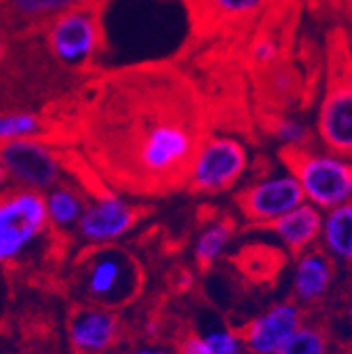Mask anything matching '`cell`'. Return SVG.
<instances>
[{"label":"cell","instance_id":"18","mask_svg":"<svg viewBox=\"0 0 352 354\" xmlns=\"http://www.w3.org/2000/svg\"><path fill=\"white\" fill-rule=\"evenodd\" d=\"M86 205V196L72 184L59 182L45 192V209L51 232L70 234L76 230Z\"/></svg>","mask_w":352,"mask_h":354},{"label":"cell","instance_id":"11","mask_svg":"<svg viewBox=\"0 0 352 354\" xmlns=\"http://www.w3.org/2000/svg\"><path fill=\"white\" fill-rule=\"evenodd\" d=\"M340 279V266L321 249H308L293 255L289 270L291 299L299 304L308 315L321 310L335 293Z\"/></svg>","mask_w":352,"mask_h":354},{"label":"cell","instance_id":"13","mask_svg":"<svg viewBox=\"0 0 352 354\" xmlns=\"http://www.w3.org/2000/svg\"><path fill=\"white\" fill-rule=\"evenodd\" d=\"M120 329L116 310L78 304L68 319V344L74 354H112L120 342Z\"/></svg>","mask_w":352,"mask_h":354},{"label":"cell","instance_id":"8","mask_svg":"<svg viewBox=\"0 0 352 354\" xmlns=\"http://www.w3.org/2000/svg\"><path fill=\"white\" fill-rule=\"evenodd\" d=\"M0 165L7 171L9 186L45 194L64 180V156L38 138L0 144Z\"/></svg>","mask_w":352,"mask_h":354},{"label":"cell","instance_id":"25","mask_svg":"<svg viewBox=\"0 0 352 354\" xmlns=\"http://www.w3.org/2000/svg\"><path fill=\"white\" fill-rule=\"evenodd\" d=\"M129 354H175V348L156 344V342H148V344H140L131 350Z\"/></svg>","mask_w":352,"mask_h":354},{"label":"cell","instance_id":"23","mask_svg":"<svg viewBox=\"0 0 352 354\" xmlns=\"http://www.w3.org/2000/svg\"><path fill=\"white\" fill-rule=\"evenodd\" d=\"M45 131L42 118L34 112H3L0 114V144L38 138Z\"/></svg>","mask_w":352,"mask_h":354},{"label":"cell","instance_id":"9","mask_svg":"<svg viewBox=\"0 0 352 354\" xmlns=\"http://www.w3.org/2000/svg\"><path fill=\"white\" fill-rule=\"evenodd\" d=\"M53 57L66 68H86L102 47V19L98 5L80 7L55 17L47 30Z\"/></svg>","mask_w":352,"mask_h":354},{"label":"cell","instance_id":"17","mask_svg":"<svg viewBox=\"0 0 352 354\" xmlns=\"http://www.w3.org/2000/svg\"><path fill=\"white\" fill-rule=\"evenodd\" d=\"M319 247L340 266H352V203L340 205L323 213Z\"/></svg>","mask_w":352,"mask_h":354},{"label":"cell","instance_id":"28","mask_svg":"<svg viewBox=\"0 0 352 354\" xmlns=\"http://www.w3.org/2000/svg\"><path fill=\"white\" fill-rule=\"evenodd\" d=\"M5 55H7V47H5V42H3V40H0V62H3V59H5Z\"/></svg>","mask_w":352,"mask_h":354},{"label":"cell","instance_id":"20","mask_svg":"<svg viewBox=\"0 0 352 354\" xmlns=\"http://www.w3.org/2000/svg\"><path fill=\"white\" fill-rule=\"evenodd\" d=\"M0 3L5 5L9 19L26 26H38L51 24L68 11L100 5V0H0Z\"/></svg>","mask_w":352,"mask_h":354},{"label":"cell","instance_id":"6","mask_svg":"<svg viewBox=\"0 0 352 354\" xmlns=\"http://www.w3.org/2000/svg\"><path fill=\"white\" fill-rule=\"evenodd\" d=\"M249 165L251 156L243 140L226 133H207L192 156L184 186L205 196L224 194L243 184Z\"/></svg>","mask_w":352,"mask_h":354},{"label":"cell","instance_id":"5","mask_svg":"<svg viewBox=\"0 0 352 354\" xmlns=\"http://www.w3.org/2000/svg\"><path fill=\"white\" fill-rule=\"evenodd\" d=\"M49 232L45 194L15 186L0 192V263L26 261Z\"/></svg>","mask_w":352,"mask_h":354},{"label":"cell","instance_id":"29","mask_svg":"<svg viewBox=\"0 0 352 354\" xmlns=\"http://www.w3.org/2000/svg\"><path fill=\"white\" fill-rule=\"evenodd\" d=\"M348 354H352V342H350V350H348Z\"/></svg>","mask_w":352,"mask_h":354},{"label":"cell","instance_id":"27","mask_svg":"<svg viewBox=\"0 0 352 354\" xmlns=\"http://www.w3.org/2000/svg\"><path fill=\"white\" fill-rule=\"evenodd\" d=\"M9 188V177H7V171L0 165V192H5Z\"/></svg>","mask_w":352,"mask_h":354},{"label":"cell","instance_id":"2","mask_svg":"<svg viewBox=\"0 0 352 354\" xmlns=\"http://www.w3.org/2000/svg\"><path fill=\"white\" fill-rule=\"evenodd\" d=\"M142 289L138 259L114 245L91 247L80 255L70 279V293L80 304L120 308L131 304Z\"/></svg>","mask_w":352,"mask_h":354},{"label":"cell","instance_id":"21","mask_svg":"<svg viewBox=\"0 0 352 354\" xmlns=\"http://www.w3.org/2000/svg\"><path fill=\"white\" fill-rule=\"evenodd\" d=\"M277 354H348V352H340L337 337L329 329L327 321L308 315L302 327L291 335V339Z\"/></svg>","mask_w":352,"mask_h":354},{"label":"cell","instance_id":"10","mask_svg":"<svg viewBox=\"0 0 352 354\" xmlns=\"http://www.w3.org/2000/svg\"><path fill=\"white\" fill-rule=\"evenodd\" d=\"M138 224V209L122 194L102 190L86 198L76 236L86 247H108L124 239Z\"/></svg>","mask_w":352,"mask_h":354},{"label":"cell","instance_id":"1","mask_svg":"<svg viewBox=\"0 0 352 354\" xmlns=\"http://www.w3.org/2000/svg\"><path fill=\"white\" fill-rule=\"evenodd\" d=\"M91 84L84 131L100 165L146 190L184 184L205 138V106L194 82L175 66L148 62Z\"/></svg>","mask_w":352,"mask_h":354},{"label":"cell","instance_id":"15","mask_svg":"<svg viewBox=\"0 0 352 354\" xmlns=\"http://www.w3.org/2000/svg\"><path fill=\"white\" fill-rule=\"evenodd\" d=\"M323 211L311 203H302L270 226L277 243L291 255L304 253L308 249L319 247L321 239Z\"/></svg>","mask_w":352,"mask_h":354},{"label":"cell","instance_id":"7","mask_svg":"<svg viewBox=\"0 0 352 354\" xmlns=\"http://www.w3.org/2000/svg\"><path fill=\"white\" fill-rule=\"evenodd\" d=\"M302 203H306L302 188L285 165L251 177L237 194L241 217L259 228H270L277 219Z\"/></svg>","mask_w":352,"mask_h":354},{"label":"cell","instance_id":"12","mask_svg":"<svg viewBox=\"0 0 352 354\" xmlns=\"http://www.w3.org/2000/svg\"><path fill=\"white\" fill-rule=\"evenodd\" d=\"M306 319L308 313L291 297L266 306L241 327L247 354H277Z\"/></svg>","mask_w":352,"mask_h":354},{"label":"cell","instance_id":"4","mask_svg":"<svg viewBox=\"0 0 352 354\" xmlns=\"http://www.w3.org/2000/svg\"><path fill=\"white\" fill-rule=\"evenodd\" d=\"M281 160L297 180L304 201L319 211L352 203V158L308 146L283 150Z\"/></svg>","mask_w":352,"mask_h":354},{"label":"cell","instance_id":"22","mask_svg":"<svg viewBox=\"0 0 352 354\" xmlns=\"http://www.w3.org/2000/svg\"><path fill=\"white\" fill-rule=\"evenodd\" d=\"M270 138L281 146L283 150H299V148H308L315 142V131L306 120L291 116V114H279L270 118L268 124Z\"/></svg>","mask_w":352,"mask_h":354},{"label":"cell","instance_id":"16","mask_svg":"<svg viewBox=\"0 0 352 354\" xmlns=\"http://www.w3.org/2000/svg\"><path fill=\"white\" fill-rule=\"evenodd\" d=\"M175 354H247V350L241 329L213 321L186 333L175 346Z\"/></svg>","mask_w":352,"mask_h":354},{"label":"cell","instance_id":"3","mask_svg":"<svg viewBox=\"0 0 352 354\" xmlns=\"http://www.w3.org/2000/svg\"><path fill=\"white\" fill-rule=\"evenodd\" d=\"M315 138L321 148L352 158V51L342 32L329 38Z\"/></svg>","mask_w":352,"mask_h":354},{"label":"cell","instance_id":"26","mask_svg":"<svg viewBox=\"0 0 352 354\" xmlns=\"http://www.w3.org/2000/svg\"><path fill=\"white\" fill-rule=\"evenodd\" d=\"M344 297H346V304L350 306L352 310V266L346 272V281H344Z\"/></svg>","mask_w":352,"mask_h":354},{"label":"cell","instance_id":"24","mask_svg":"<svg viewBox=\"0 0 352 354\" xmlns=\"http://www.w3.org/2000/svg\"><path fill=\"white\" fill-rule=\"evenodd\" d=\"M251 59L261 66V68H270L277 57H279V44L270 38V36H259L253 40L251 49H249Z\"/></svg>","mask_w":352,"mask_h":354},{"label":"cell","instance_id":"19","mask_svg":"<svg viewBox=\"0 0 352 354\" xmlns=\"http://www.w3.org/2000/svg\"><path fill=\"white\" fill-rule=\"evenodd\" d=\"M234 221L230 217L207 219L192 241V257L198 268H211L226 255L234 239Z\"/></svg>","mask_w":352,"mask_h":354},{"label":"cell","instance_id":"14","mask_svg":"<svg viewBox=\"0 0 352 354\" xmlns=\"http://www.w3.org/2000/svg\"><path fill=\"white\" fill-rule=\"evenodd\" d=\"M268 0H186L194 34H213L239 28L263 11Z\"/></svg>","mask_w":352,"mask_h":354}]
</instances>
